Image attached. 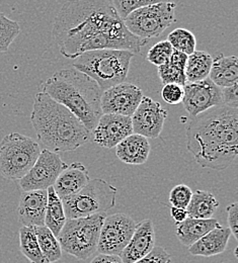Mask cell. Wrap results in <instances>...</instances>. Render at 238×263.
<instances>
[{"label":"cell","mask_w":238,"mask_h":263,"mask_svg":"<svg viewBox=\"0 0 238 263\" xmlns=\"http://www.w3.org/2000/svg\"><path fill=\"white\" fill-rule=\"evenodd\" d=\"M231 232L229 228L220 226L210 231L189 247V252L194 256L211 257L223 253L228 245Z\"/></svg>","instance_id":"ffe728a7"},{"label":"cell","mask_w":238,"mask_h":263,"mask_svg":"<svg viewBox=\"0 0 238 263\" xmlns=\"http://www.w3.org/2000/svg\"><path fill=\"white\" fill-rule=\"evenodd\" d=\"M188 60V55L173 50L170 61L164 65L158 67V75L163 85L175 83L184 86L187 83L185 68Z\"/></svg>","instance_id":"603a6c76"},{"label":"cell","mask_w":238,"mask_h":263,"mask_svg":"<svg viewBox=\"0 0 238 263\" xmlns=\"http://www.w3.org/2000/svg\"><path fill=\"white\" fill-rule=\"evenodd\" d=\"M52 35L60 53L72 60L102 49L138 54L148 43L127 30L109 0H67L55 17Z\"/></svg>","instance_id":"6da1fadb"},{"label":"cell","mask_w":238,"mask_h":263,"mask_svg":"<svg viewBox=\"0 0 238 263\" xmlns=\"http://www.w3.org/2000/svg\"><path fill=\"white\" fill-rule=\"evenodd\" d=\"M31 122L45 149L57 154L74 151L90 138V132L78 118L43 91L34 97Z\"/></svg>","instance_id":"3957f363"},{"label":"cell","mask_w":238,"mask_h":263,"mask_svg":"<svg viewBox=\"0 0 238 263\" xmlns=\"http://www.w3.org/2000/svg\"><path fill=\"white\" fill-rule=\"evenodd\" d=\"M136 225L133 218L124 213L105 217L102 222L97 251L100 254L120 256L131 240Z\"/></svg>","instance_id":"30bf717a"},{"label":"cell","mask_w":238,"mask_h":263,"mask_svg":"<svg viewBox=\"0 0 238 263\" xmlns=\"http://www.w3.org/2000/svg\"><path fill=\"white\" fill-rule=\"evenodd\" d=\"M218 206L219 201L213 194L204 191H196L192 195L187 211L189 217L195 219H212Z\"/></svg>","instance_id":"d4e9b609"},{"label":"cell","mask_w":238,"mask_h":263,"mask_svg":"<svg viewBox=\"0 0 238 263\" xmlns=\"http://www.w3.org/2000/svg\"><path fill=\"white\" fill-rule=\"evenodd\" d=\"M168 41L170 42L173 50L185 53L188 56L196 51V36L187 29H175L169 34Z\"/></svg>","instance_id":"f1b7e54d"},{"label":"cell","mask_w":238,"mask_h":263,"mask_svg":"<svg viewBox=\"0 0 238 263\" xmlns=\"http://www.w3.org/2000/svg\"><path fill=\"white\" fill-rule=\"evenodd\" d=\"M193 192L191 187L186 184H178L174 186L170 194V202L171 205L186 209L190 203Z\"/></svg>","instance_id":"d6a6232c"},{"label":"cell","mask_w":238,"mask_h":263,"mask_svg":"<svg viewBox=\"0 0 238 263\" xmlns=\"http://www.w3.org/2000/svg\"><path fill=\"white\" fill-rule=\"evenodd\" d=\"M173 52V48L171 47L168 40L160 41L155 44L147 53V61H149L153 65H164L170 61V56Z\"/></svg>","instance_id":"4dcf8cb0"},{"label":"cell","mask_w":238,"mask_h":263,"mask_svg":"<svg viewBox=\"0 0 238 263\" xmlns=\"http://www.w3.org/2000/svg\"><path fill=\"white\" fill-rule=\"evenodd\" d=\"M90 180L86 167L80 162L68 165L58 176L53 189L62 200L81 191Z\"/></svg>","instance_id":"ac0fdd59"},{"label":"cell","mask_w":238,"mask_h":263,"mask_svg":"<svg viewBox=\"0 0 238 263\" xmlns=\"http://www.w3.org/2000/svg\"><path fill=\"white\" fill-rule=\"evenodd\" d=\"M155 231L153 222L149 219L137 223L128 245L124 248L120 257L123 263H134L149 254L155 247Z\"/></svg>","instance_id":"2e32d148"},{"label":"cell","mask_w":238,"mask_h":263,"mask_svg":"<svg viewBox=\"0 0 238 263\" xmlns=\"http://www.w3.org/2000/svg\"><path fill=\"white\" fill-rule=\"evenodd\" d=\"M118 190L102 178L90 179L77 194L64 198L67 219L105 215L116 205Z\"/></svg>","instance_id":"ba28073f"},{"label":"cell","mask_w":238,"mask_h":263,"mask_svg":"<svg viewBox=\"0 0 238 263\" xmlns=\"http://www.w3.org/2000/svg\"><path fill=\"white\" fill-rule=\"evenodd\" d=\"M134 55L127 50H95L73 59L72 66L94 79L104 91L126 81Z\"/></svg>","instance_id":"5b68a950"},{"label":"cell","mask_w":238,"mask_h":263,"mask_svg":"<svg viewBox=\"0 0 238 263\" xmlns=\"http://www.w3.org/2000/svg\"><path fill=\"white\" fill-rule=\"evenodd\" d=\"M133 127L130 117L103 114L93 134V141L99 146L113 149L125 138L132 135Z\"/></svg>","instance_id":"9a60e30c"},{"label":"cell","mask_w":238,"mask_h":263,"mask_svg":"<svg viewBox=\"0 0 238 263\" xmlns=\"http://www.w3.org/2000/svg\"><path fill=\"white\" fill-rule=\"evenodd\" d=\"M238 108L212 107L191 119L187 126V148L204 168L221 171L237 158Z\"/></svg>","instance_id":"7a4b0ae2"},{"label":"cell","mask_w":238,"mask_h":263,"mask_svg":"<svg viewBox=\"0 0 238 263\" xmlns=\"http://www.w3.org/2000/svg\"><path fill=\"white\" fill-rule=\"evenodd\" d=\"M119 14V16L124 21L131 12L136 10L140 7L163 2V1H171V0H109Z\"/></svg>","instance_id":"1f68e13d"},{"label":"cell","mask_w":238,"mask_h":263,"mask_svg":"<svg viewBox=\"0 0 238 263\" xmlns=\"http://www.w3.org/2000/svg\"><path fill=\"white\" fill-rule=\"evenodd\" d=\"M171 256L170 253L162 247L157 246L152 249V251L140 260L134 263H170Z\"/></svg>","instance_id":"e575fe53"},{"label":"cell","mask_w":238,"mask_h":263,"mask_svg":"<svg viewBox=\"0 0 238 263\" xmlns=\"http://www.w3.org/2000/svg\"><path fill=\"white\" fill-rule=\"evenodd\" d=\"M67 166L59 154L43 149L33 167L19 180L20 187L23 192L48 190Z\"/></svg>","instance_id":"8fae6325"},{"label":"cell","mask_w":238,"mask_h":263,"mask_svg":"<svg viewBox=\"0 0 238 263\" xmlns=\"http://www.w3.org/2000/svg\"><path fill=\"white\" fill-rule=\"evenodd\" d=\"M21 33L19 23L0 12V53L8 51L10 45Z\"/></svg>","instance_id":"f546056e"},{"label":"cell","mask_w":238,"mask_h":263,"mask_svg":"<svg viewBox=\"0 0 238 263\" xmlns=\"http://www.w3.org/2000/svg\"><path fill=\"white\" fill-rule=\"evenodd\" d=\"M182 87L184 99L181 102L192 118L223 104L221 88L209 78L199 82H187Z\"/></svg>","instance_id":"7c38bea8"},{"label":"cell","mask_w":238,"mask_h":263,"mask_svg":"<svg viewBox=\"0 0 238 263\" xmlns=\"http://www.w3.org/2000/svg\"><path fill=\"white\" fill-rule=\"evenodd\" d=\"M227 223L234 239L238 240V203L233 202L226 208Z\"/></svg>","instance_id":"d590c367"},{"label":"cell","mask_w":238,"mask_h":263,"mask_svg":"<svg viewBox=\"0 0 238 263\" xmlns=\"http://www.w3.org/2000/svg\"><path fill=\"white\" fill-rule=\"evenodd\" d=\"M143 98V92L135 84L122 82L102 91V114L132 117Z\"/></svg>","instance_id":"4fadbf2b"},{"label":"cell","mask_w":238,"mask_h":263,"mask_svg":"<svg viewBox=\"0 0 238 263\" xmlns=\"http://www.w3.org/2000/svg\"><path fill=\"white\" fill-rule=\"evenodd\" d=\"M174 10V2H158L138 8L123 22L130 33L148 41L159 36L175 22Z\"/></svg>","instance_id":"9c48e42d"},{"label":"cell","mask_w":238,"mask_h":263,"mask_svg":"<svg viewBox=\"0 0 238 263\" xmlns=\"http://www.w3.org/2000/svg\"><path fill=\"white\" fill-rule=\"evenodd\" d=\"M43 92L61 103L94 131L102 115V90L98 83L75 68L62 69L41 84Z\"/></svg>","instance_id":"277c9868"},{"label":"cell","mask_w":238,"mask_h":263,"mask_svg":"<svg viewBox=\"0 0 238 263\" xmlns=\"http://www.w3.org/2000/svg\"><path fill=\"white\" fill-rule=\"evenodd\" d=\"M115 148L117 157L129 165L144 164L148 160L151 150L148 139L134 133L125 138Z\"/></svg>","instance_id":"d6986e66"},{"label":"cell","mask_w":238,"mask_h":263,"mask_svg":"<svg viewBox=\"0 0 238 263\" xmlns=\"http://www.w3.org/2000/svg\"><path fill=\"white\" fill-rule=\"evenodd\" d=\"M48 202L45 214V226L58 237L59 233L65 225L67 218L61 198L56 195L54 189L51 186L47 190Z\"/></svg>","instance_id":"cb8c5ba5"},{"label":"cell","mask_w":238,"mask_h":263,"mask_svg":"<svg viewBox=\"0 0 238 263\" xmlns=\"http://www.w3.org/2000/svg\"><path fill=\"white\" fill-rule=\"evenodd\" d=\"M170 216H171V219L173 220V222L175 223V225H178V224L182 223L189 217V214H188V211L186 209H181V208L171 205Z\"/></svg>","instance_id":"74e56055"},{"label":"cell","mask_w":238,"mask_h":263,"mask_svg":"<svg viewBox=\"0 0 238 263\" xmlns=\"http://www.w3.org/2000/svg\"><path fill=\"white\" fill-rule=\"evenodd\" d=\"M168 116V110L159 102L143 97L131 117L133 132L147 139H156L163 130Z\"/></svg>","instance_id":"5bb4252c"},{"label":"cell","mask_w":238,"mask_h":263,"mask_svg":"<svg viewBox=\"0 0 238 263\" xmlns=\"http://www.w3.org/2000/svg\"><path fill=\"white\" fill-rule=\"evenodd\" d=\"M34 230L39 246L48 262L59 261L62 257V249L57 237L46 226L34 227Z\"/></svg>","instance_id":"4316f807"},{"label":"cell","mask_w":238,"mask_h":263,"mask_svg":"<svg viewBox=\"0 0 238 263\" xmlns=\"http://www.w3.org/2000/svg\"><path fill=\"white\" fill-rule=\"evenodd\" d=\"M213 57L205 51H195L188 56L185 74L187 82H199L209 78Z\"/></svg>","instance_id":"484cf974"},{"label":"cell","mask_w":238,"mask_h":263,"mask_svg":"<svg viewBox=\"0 0 238 263\" xmlns=\"http://www.w3.org/2000/svg\"><path fill=\"white\" fill-rule=\"evenodd\" d=\"M90 263H123L119 255H107V254H100L95 257Z\"/></svg>","instance_id":"f35d334b"},{"label":"cell","mask_w":238,"mask_h":263,"mask_svg":"<svg viewBox=\"0 0 238 263\" xmlns=\"http://www.w3.org/2000/svg\"><path fill=\"white\" fill-rule=\"evenodd\" d=\"M105 215L67 219L57 239L61 249L79 260L97 252L102 222Z\"/></svg>","instance_id":"52a82bcc"},{"label":"cell","mask_w":238,"mask_h":263,"mask_svg":"<svg viewBox=\"0 0 238 263\" xmlns=\"http://www.w3.org/2000/svg\"><path fill=\"white\" fill-rule=\"evenodd\" d=\"M161 97L169 104H178L184 99V87L175 83L166 84L161 90Z\"/></svg>","instance_id":"836d02e7"},{"label":"cell","mask_w":238,"mask_h":263,"mask_svg":"<svg viewBox=\"0 0 238 263\" xmlns=\"http://www.w3.org/2000/svg\"><path fill=\"white\" fill-rule=\"evenodd\" d=\"M220 226L218 220L214 218L195 219L188 217L182 223L176 225V236L182 245L190 247L207 233L219 228Z\"/></svg>","instance_id":"7402d4cb"},{"label":"cell","mask_w":238,"mask_h":263,"mask_svg":"<svg viewBox=\"0 0 238 263\" xmlns=\"http://www.w3.org/2000/svg\"><path fill=\"white\" fill-rule=\"evenodd\" d=\"M48 202V192H23L20 197L17 215L19 221L25 227L45 226V214Z\"/></svg>","instance_id":"e0dca14e"},{"label":"cell","mask_w":238,"mask_h":263,"mask_svg":"<svg viewBox=\"0 0 238 263\" xmlns=\"http://www.w3.org/2000/svg\"><path fill=\"white\" fill-rule=\"evenodd\" d=\"M221 90H222L223 104L230 107L238 108L237 84L230 87L221 88Z\"/></svg>","instance_id":"8d00e7d4"},{"label":"cell","mask_w":238,"mask_h":263,"mask_svg":"<svg viewBox=\"0 0 238 263\" xmlns=\"http://www.w3.org/2000/svg\"><path fill=\"white\" fill-rule=\"evenodd\" d=\"M209 79L220 88L236 85L238 81L237 57L224 56L219 53L213 59Z\"/></svg>","instance_id":"44dd1931"},{"label":"cell","mask_w":238,"mask_h":263,"mask_svg":"<svg viewBox=\"0 0 238 263\" xmlns=\"http://www.w3.org/2000/svg\"><path fill=\"white\" fill-rule=\"evenodd\" d=\"M20 249L31 263H49L39 246L34 227L23 226L20 229Z\"/></svg>","instance_id":"83f0119b"},{"label":"cell","mask_w":238,"mask_h":263,"mask_svg":"<svg viewBox=\"0 0 238 263\" xmlns=\"http://www.w3.org/2000/svg\"><path fill=\"white\" fill-rule=\"evenodd\" d=\"M41 147L33 138L10 133L0 142V174L7 180H20L36 161Z\"/></svg>","instance_id":"8992f818"}]
</instances>
